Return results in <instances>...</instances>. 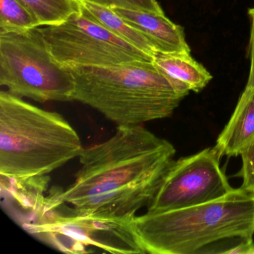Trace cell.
Here are the masks:
<instances>
[{
    "label": "cell",
    "mask_w": 254,
    "mask_h": 254,
    "mask_svg": "<svg viewBox=\"0 0 254 254\" xmlns=\"http://www.w3.org/2000/svg\"><path fill=\"white\" fill-rule=\"evenodd\" d=\"M175 153L143 126L117 127L108 140L84 148L75 181L53 197L80 213L134 218L157 194Z\"/></svg>",
    "instance_id": "1"
},
{
    "label": "cell",
    "mask_w": 254,
    "mask_h": 254,
    "mask_svg": "<svg viewBox=\"0 0 254 254\" xmlns=\"http://www.w3.org/2000/svg\"><path fill=\"white\" fill-rule=\"evenodd\" d=\"M145 254H229L254 235V191L240 187L194 206L136 215Z\"/></svg>",
    "instance_id": "2"
},
{
    "label": "cell",
    "mask_w": 254,
    "mask_h": 254,
    "mask_svg": "<svg viewBox=\"0 0 254 254\" xmlns=\"http://www.w3.org/2000/svg\"><path fill=\"white\" fill-rule=\"evenodd\" d=\"M69 69L75 81L72 101L96 110L117 127L170 117L190 91L153 62Z\"/></svg>",
    "instance_id": "3"
},
{
    "label": "cell",
    "mask_w": 254,
    "mask_h": 254,
    "mask_svg": "<svg viewBox=\"0 0 254 254\" xmlns=\"http://www.w3.org/2000/svg\"><path fill=\"white\" fill-rule=\"evenodd\" d=\"M84 147L59 113L0 93V175L20 180L47 176L79 157Z\"/></svg>",
    "instance_id": "4"
},
{
    "label": "cell",
    "mask_w": 254,
    "mask_h": 254,
    "mask_svg": "<svg viewBox=\"0 0 254 254\" xmlns=\"http://www.w3.org/2000/svg\"><path fill=\"white\" fill-rule=\"evenodd\" d=\"M0 84L40 103L71 102L75 90L72 72L52 56L39 27L0 35Z\"/></svg>",
    "instance_id": "5"
},
{
    "label": "cell",
    "mask_w": 254,
    "mask_h": 254,
    "mask_svg": "<svg viewBox=\"0 0 254 254\" xmlns=\"http://www.w3.org/2000/svg\"><path fill=\"white\" fill-rule=\"evenodd\" d=\"M35 221L25 224L29 233L64 252L83 254L97 248L111 254H145L133 224V218H118L64 212L57 207L36 214Z\"/></svg>",
    "instance_id": "6"
},
{
    "label": "cell",
    "mask_w": 254,
    "mask_h": 254,
    "mask_svg": "<svg viewBox=\"0 0 254 254\" xmlns=\"http://www.w3.org/2000/svg\"><path fill=\"white\" fill-rule=\"evenodd\" d=\"M39 30L52 56L67 69L154 61L152 56L87 17L81 8L62 24L39 27Z\"/></svg>",
    "instance_id": "7"
},
{
    "label": "cell",
    "mask_w": 254,
    "mask_h": 254,
    "mask_svg": "<svg viewBox=\"0 0 254 254\" xmlns=\"http://www.w3.org/2000/svg\"><path fill=\"white\" fill-rule=\"evenodd\" d=\"M215 147L174 160L148 212H160L206 203L233 190L220 167Z\"/></svg>",
    "instance_id": "8"
},
{
    "label": "cell",
    "mask_w": 254,
    "mask_h": 254,
    "mask_svg": "<svg viewBox=\"0 0 254 254\" xmlns=\"http://www.w3.org/2000/svg\"><path fill=\"white\" fill-rule=\"evenodd\" d=\"M112 9L130 26L143 35L157 52L190 53L184 29L171 21L165 14L128 8Z\"/></svg>",
    "instance_id": "9"
},
{
    "label": "cell",
    "mask_w": 254,
    "mask_h": 254,
    "mask_svg": "<svg viewBox=\"0 0 254 254\" xmlns=\"http://www.w3.org/2000/svg\"><path fill=\"white\" fill-rule=\"evenodd\" d=\"M254 139V90H244L215 148L223 156L241 154Z\"/></svg>",
    "instance_id": "10"
},
{
    "label": "cell",
    "mask_w": 254,
    "mask_h": 254,
    "mask_svg": "<svg viewBox=\"0 0 254 254\" xmlns=\"http://www.w3.org/2000/svg\"><path fill=\"white\" fill-rule=\"evenodd\" d=\"M153 64L165 75L196 93L201 91L212 78L209 71L189 53L157 52Z\"/></svg>",
    "instance_id": "11"
},
{
    "label": "cell",
    "mask_w": 254,
    "mask_h": 254,
    "mask_svg": "<svg viewBox=\"0 0 254 254\" xmlns=\"http://www.w3.org/2000/svg\"><path fill=\"white\" fill-rule=\"evenodd\" d=\"M82 13L102 25L111 33L134 46L141 51L154 57L157 53L155 47L139 31L125 21L112 8L84 0H78Z\"/></svg>",
    "instance_id": "12"
},
{
    "label": "cell",
    "mask_w": 254,
    "mask_h": 254,
    "mask_svg": "<svg viewBox=\"0 0 254 254\" xmlns=\"http://www.w3.org/2000/svg\"><path fill=\"white\" fill-rule=\"evenodd\" d=\"M41 26H56L80 11L78 0H18Z\"/></svg>",
    "instance_id": "13"
},
{
    "label": "cell",
    "mask_w": 254,
    "mask_h": 254,
    "mask_svg": "<svg viewBox=\"0 0 254 254\" xmlns=\"http://www.w3.org/2000/svg\"><path fill=\"white\" fill-rule=\"evenodd\" d=\"M39 22L18 0H0V35L24 33Z\"/></svg>",
    "instance_id": "14"
},
{
    "label": "cell",
    "mask_w": 254,
    "mask_h": 254,
    "mask_svg": "<svg viewBox=\"0 0 254 254\" xmlns=\"http://www.w3.org/2000/svg\"><path fill=\"white\" fill-rule=\"evenodd\" d=\"M110 8H123L165 14L157 0H84Z\"/></svg>",
    "instance_id": "15"
},
{
    "label": "cell",
    "mask_w": 254,
    "mask_h": 254,
    "mask_svg": "<svg viewBox=\"0 0 254 254\" xmlns=\"http://www.w3.org/2000/svg\"><path fill=\"white\" fill-rule=\"evenodd\" d=\"M241 175L243 178L242 187L254 191V139L242 151Z\"/></svg>",
    "instance_id": "16"
},
{
    "label": "cell",
    "mask_w": 254,
    "mask_h": 254,
    "mask_svg": "<svg viewBox=\"0 0 254 254\" xmlns=\"http://www.w3.org/2000/svg\"><path fill=\"white\" fill-rule=\"evenodd\" d=\"M248 15L251 18V29L250 38L249 56L251 59V70L249 78L245 90H254V8L248 11Z\"/></svg>",
    "instance_id": "17"
},
{
    "label": "cell",
    "mask_w": 254,
    "mask_h": 254,
    "mask_svg": "<svg viewBox=\"0 0 254 254\" xmlns=\"http://www.w3.org/2000/svg\"><path fill=\"white\" fill-rule=\"evenodd\" d=\"M251 254H254V247H253L252 253H251Z\"/></svg>",
    "instance_id": "18"
}]
</instances>
